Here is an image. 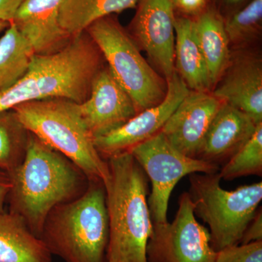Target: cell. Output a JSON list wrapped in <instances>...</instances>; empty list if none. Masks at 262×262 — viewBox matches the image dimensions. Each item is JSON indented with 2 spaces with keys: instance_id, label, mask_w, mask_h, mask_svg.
Segmentation results:
<instances>
[{
  "instance_id": "obj_1",
  "label": "cell",
  "mask_w": 262,
  "mask_h": 262,
  "mask_svg": "<svg viewBox=\"0 0 262 262\" xmlns=\"http://www.w3.org/2000/svg\"><path fill=\"white\" fill-rule=\"evenodd\" d=\"M9 175L8 211L20 217L39 238L52 209L82 195L89 184L75 164L32 133L25 159Z\"/></svg>"
},
{
  "instance_id": "obj_2",
  "label": "cell",
  "mask_w": 262,
  "mask_h": 262,
  "mask_svg": "<svg viewBox=\"0 0 262 262\" xmlns=\"http://www.w3.org/2000/svg\"><path fill=\"white\" fill-rule=\"evenodd\" d=\"M105 65L102 53L84 31L57 53L34 55L22 78L0 94V112L51 98L82 103L89 98L93 81Z\"/></svg>"
},
{
  "instance_id": "obj_3",
  "label": "cell",
  "mask_w": 262,
  "mask_h": 262,
  "mask_svg": "<svg viewBox=\"0 0 262 262\" xmlns=\"http://www.w3.org/2000/svg\"><path fill=\"white\" fill-rule=\"evenodd\" d=\"M106 162V262H148L146 246L153 227L148 206L149 179L130 152L115 155Z\"/></svg>"
},
{
  "instance_id": "obj_4",
  "label": "cell",
  "mask_w": 262,
  "mask_h": 262,
  "mask_svg": "<svg viewBox=\"0 0 262 262\" xmlns=\"http://www.w3.org/2000/svg\"><path fill=\"white\" fill-rule=\"evenodd\" d=\"M108 238L104 184L94 181L82 195L52 209L40 235L51 254L65 262H106Z\"/></svg>"
},
{
  "instance_id": "obj_5",
  "label": "cell",
  "mask_w": 262,
  "mask_h": 262,
  "mask_svg": "<svg viewBox=\"0 0 262 262\" xmlns=\"http://www.w3.org/2000/svg\"><path fill=\"white\" fill-rule=\"evenodd\" d=\"M13 110L29 132L75 164L89 181L104 184L108 177L107 162L95 147L79 103L51 98L20 103Z\"/></svg>"
},
{
  "instance_id": "obj_6",
  "label": "cell",
  "mask_w": 262,
  "mask_h": 262,
  "mask_svg": "<svg viewBox=\"0 0 262 262\" xmlns=\"http://www.w3.org/2000/svg\"><path fill=\"white\" fill-rule=\"evenodd\" d=\"M189 195L194 215L209 227L215 251L241 244L262 201V182L241 186L232 191L221 187L220 173L190 174Z\"/></svg>"
},
{
  "instance_id": "obj_7",
  "label": "cell",
  "mask_w": 262,
  "mask_h": 262,
  "mask_svg": "<svg viewBox=\"0 0 262 262\" xmlns=\"http://www.w3.org/2000/svg\"><path fill=\"white\" fill-rule=\"evenodd\" d=\"M85 32L99 48L114 77L132 98L137 114L163 101L167 81L143 58L115 15L98 19Z\"/></svg>"
},
{
  "instance_id": "obj_8",
  "label": "cell",
  "mask_w": 262,
  "mask_h": 262,
  "mask_svg": "<svg viewBox=\"0 0 262 262\" xmlns=\"http://www.w3.org/2000/svg\"><path fill=\"white\" fill-rule=\"evenodd\" d=\"M129 152L151 183L148 206L151 222L155 225L168 222L169 199L183 177L196 173H215L220 170L214 164L182 154L162 133L136 146Z\"/></svg>"
},
{
  "instance_id": "obj_9",
  "label": "cell",
  "mask_w": 262,
  "mask_h": 262,
  "mask_svg": "<svg viewBox=\"0 0 262 262\" xmlns=\"http://www.w3.org/2000/svg\"><path fill=\"white\" fill-rule=\"evenodd\" d=\"M209 230L196 220L190 196H179L172 223L153 224L146 246L148 262H215Z\"/></svg>"
},
{
  "instance_id": "obj_10",
  "label": "cell",
  "mask_w": 262,
  "mask_h": 262,
  "mask_svg": "<svg viewBox=\"0 0 262 262\" xmlns=\"http://www.w3.org/2000/svg\"><path fill=\"white\" fill-rule=\"evenodd\" d=\"M127 30L140 50L147 53L165 80L174 67L177 14L172 0H140Z\"/></svg>"
},
{
  "instance_id": "obj_11",
  "label": "cell",
  "mask_w": 262,
  "mask_h": 262,
  "mask_svg": "<svg viewBox=\"0 0 262 262\" xmlns=\"http://www.w3.org/2000/svg\"><path fill=\"white\" fill-rule=\"evenodd\" d=\"M166 81L168 90L161 103L138 113L117 130L94 139L95 147L103 160L129 152L161 132L169 117L190 92L177 72Z\"/></svg>"
},
{
  "instance_id": "obj_12",
  "label": "cell",
  "mask_w": 262,
  "mask_h": 262,
  "mask_svg": "<svg viewBox=\"0 0 262 262\" xmlns=\"http://www.w3.org/2000/svg\"><path fill=\"white\" fill-rule=\"evenodd\" d=\"M79 110L94 139L117 130L137 115L132 98L106 64L96 75L89 98L79 103Z\"/></svg>"
},
{
  "instance_id": "obj_13",
  "label": "cell",
  "mask_w": 262,
  "mask_h": 262,
  "mask_svg": "<svg viewBox=\"0 0 262 262\" xmlns=\"http://www.w3.org/2000/svg\"><path fill=\"white\" fill-rule=\"evenodd\" d=\"M222 103L211 92L190 91L160 133L182 154L198 159L207 132Z\"/></svg>"
},
{
  "instance_id": "obj_14",
  "label": "cell",
  "mask_w": 262,
  "mask_h": 262,
  "mask_svg": "<svg viewBox=\"0 0 262 262\" xmlns=\"http://www.w3.org/2000/svg\"><path fill=\"white\" fill-rule=\"evenodd\" d=\"M211 94L238 108L257 124L262 122V61L250 52L232 54L231 61Z\"/></svg>"
},
{
  "instance_id": "obj_15",
  "label": "cell",
  "mask_w": 262,
  "mask_h": 262,
  "mask_svg": "<svg viewBox=\"0 0 262 262\" xmlns=\"http://www.w3.org/2000/svg\"><path fill=\"white\" fill-rule=\"evenodd\" d=\"M62 2L63 0H22L10 23L30 43L36 55L57 53L73 38L60 24Z\"/></svg>"
},
{
  "instance_id": "obj_16",
  "label": "cell",
  "mask_w": 262,
  "mask_h": 262,
  "mask_svg": "<svg viewBox=\"0 0 262 262\" xmlns=\"http://www.w3.org/2000/svg\"><path fill=\"white\" fill-rule=\"evenodd\" d=\"M257 125L238 108L222 102L207 132L198 159L223 166L251 139Z\"/></svg>"
},
{
  "instance_id": "obj_17",
  "label": "cell",
  "mask_w": 262,
  "mask_h": 262,
  "mask_svg": "<svg viewBox=\"0 0 262 262\" xmlns=\"http://www.w3.org/2000/svg\"><path fill=\"white\" fill-rule=\"evenodd\" d=\"M175 33L176 72L190 91L211 92L213 86L206 62L196 39L193 18L177 15Z\"/></svg>"
},
{
  "instance_id": "obj_18",
  "label": "cell",
  "mask_w": 262,
  "mask_h": 262,
  "mask_svg": "<svg viewBox=\"0 0 262 262\" xmlns=\"http://www.w3.org/2000/svg\"><path fill=\"white\" fill-rule=\"evenodd\" d=\"M193 20L196 39L206 62L213 89L232 58L224 17L219 8L214 5H208Z\"/></svg>"
},
{
  "instance_id": "obj_19",
  "label": "cell",
  "mask_w": 262,
  "mask_h": 262,
  "mask_svg": "<svg viewBox=\"0 0 262 262\" xmlns=\"http://www.w3.org/2000/svg\"><path fill=\"white\" fill-rule=\"evenodd\" d=\"M0 262H53L42 239L31 232L18 215H0Z\"/></svg>"
},
{
  "instance_id": "obj_20",
  "label": "cell",
  "mask_w": 262,
  "mask_h": 262,
  "mask_svg": "<svg viewBox=\"0 0 262 262\" xmlns=\"http://www.w3.org/2000/svg\"><path fill=\"white\" fill-rule=\"evenodd\" d=\"M139 1L63 0L60 8V24L66 32L75 37L98 19L136 8Z\"/></svg>"
},
{
  "instance_id": "obj_21",
  "label": "cell",
  "mask_w": 262,
  "mask_h": 262,
  "mask_svg": "<svg viewBox=\"0 0 262 262\" xmlns=\"http://www.w3.org/2000/svg\"><path fill=\"white\" fill-rule=\"evenodd\" d=\"M34 55L30 43L10 24L0 38V94L22 78Z\"/></svg>"
},
{
  "instance_id": "obj_22",
  "label": "cell",
  "mask_w": 262,
  "mask_h": 262,
  "mask_svg": "<svg viewBox=\"0 0 262 262\" xmlns=\"http://www.w3.org/2000/svg\"><path fill=\"white\" fill-rule=\"evenodd\" d=\"M30 132L14 110L0 112V170L10 173L27 155Z\"/></svg>"
},
{
  "instance_id": "obj_23",
  "label": "cell",
  "mask_w": 262,
  "mask_h": 262,
  "mask_svg": "<svg viewBox=\"0 0 262 262\" xmlns=\"http://www.w3.org/2000/svg\"><path fill=\"white\" fill-rule=\"evenodd\" d=\"M224 24L230 44L242 46L253 42L261 34L262 0H251L224 17Z\"/></svg>"
},
{
  "instance_id": "obj_24",
  "label": "cell",
  "mask_w": 262,
  "mask_h": 262,
  "mask_svg": "<svg viewBox=\"0 0 262 262\" xmlns=\"http://www.w3.org/2000/svg\"><path fill=\"white\" fill-rule=\"evenodd\" d=\"M221 178L233 180L248 176L262 175V122L251 139L219 171Z\"/></svg>"
},
{
  "instance_id": "obj_25",
  "label": "cell",
  "mask_w": 262,
  "mask_h": 262,
  "mask_svg": "<svg viewBox=\"0 0 262 262\" xmlns=\"http://www.w3.org/2000/svg\"><path fill=\"white\" fill-rule=\"evenodd\" d=\"M215 262H262V241L223 248L216 253Z\"/></svg>"
},
{
  "instance_id": "obj_26",
  "label": "cell",
  "mask_w": 262,
  "mask_h": 262,
  "mask_svg": "<svg viewBox=\"0 0 262 262\" xmlns=\"http://www.w3.org/2000/svg\"><path fill=\"white\" fill-rule=\"evenodd\" d=\"M175 12H179L181 16L194 18L201 14L208 5L209 0H172Z\"/></svg>"
},
{
  "instance_id": "obj_27",
  "label": "cell",
  "mask_w": 262,
  "mask_h": 262,
  "mask_svg": "<svg viewBox=\"0 0 262 262\" xmlns=\"http://www.w3.org/2000/svg\"><path fill=\"white\" fill-rule=\"evenodd\" d=\"M262 241V210L261 207L257 210L252 220L248 224L245 230L241 244Z\"/></svg>"
},
{
  "instance_id": "obj_28",
  "label": "cell",
  "mask_w": 262,
  "mask_h": 262,
  "mask_svg": "<svg viewBox=\"0 0 262 262\" xmlns=\"http://www.w3.org/2000/svg\"><path fill=\"white\" fill-rule=\"evenodd\" d=\"M22 0H0V20L11 23Z\"/></svg>"
},
{
  "instance_id": "obj_29",
  "label": "cell",
  "mask_w": 262,
  "mask_h": 262,
  "mask_svg": "<svg viewBox=\"0 0 262 262\" xmlns=\"http://www.w3.org/2000/svg\"><path fill=\"white\" fill-rule=\"evenodd\" d=\"M11 188V180L9 173L0 170V215L5 211V204L7 203L8 194Z\"/></svg>"
},
{
  "instance_id": "obj_30",
  "label": "cell",
  "mask_w": 262,
  "mask_h": 262,
  "mask_svg": "<svg viewBox=\"0 0 262 262\" xmlns=\"http://www.w3.org/2000/svg\"><path fill=\"white\" fill-rule=\"evenodd\" d=\"M251 0H220L221 8L226 12V15L234 13L236 10L244 7ZM224 16V17H225Z\"/></svg>"
},
{
  "instance_id": "obj_31",
  "label": "cell",
  "mask_w": 262,
  "mask_h": 262,
  "mask_svg": "<svg viewBox=\"0 0 262 262\" xmlns=\"http://www.w3.org/2000/svg\"><path fill=\"white\" fill-rule=\"evenodd\" d=\"M10 24L8 22L3 21V20H0V32L4 31L5 29H7L9 27Z\"/></svg>"
}]
</instances>
